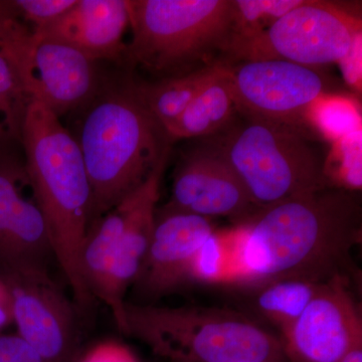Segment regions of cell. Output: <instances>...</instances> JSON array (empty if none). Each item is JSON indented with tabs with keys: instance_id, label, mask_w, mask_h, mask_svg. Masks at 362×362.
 <instances>
[{
	"instance_id": "obj_23",
	"label": "cell",
	"mask_w": 362,
	"mask_h": 362,
	"mask_svg": "<svg viewBox=\"0 0 362 362\" xmlns=\"http://www.w3.org/2000/svg\"><path fill=\"white\" fill-rule=\"evenodd\" d=\"M228 267L225 235L214 232L195 254L190 267V281L221 284Z\"/></svg>"
},
{
	"instance_id": "obj_17",
	"label": "cell",
	"mask_w": 362,
	"mask_h": 362,
	"mask_svg": "<svg viewBox=\"0 0 362 362\" xmlns=\"http://www.w3.org/2000/svg\"><path fill=\"white\" fill-rule=\"evenodd\" d=\"M216 63L182 75L163 78L156 84L137 86L143 102L164 130L175 122L195 97L225 68Z\"/></svg>"
},
{
	"instance_id": "obj_4",
	"label": "cell",
	"mask_w": 362,
	"mask_h": 362,
	"mask_svg": "<svg viewBox=\"0 0 362 362\" xmlns=\"http://www.w3.org/2000/svg\"><path fill=\"white\" fill-rule=\"evenodd\" d=\"M123 333L168 362H289L280 337L230 309L126 302Z\"/></svg>"
},
{
	"instance_id": "obj_3",
	"label": "cell",
	"mask_w": 362,
	"mask_h": 362,
	"mask_svg": "<svg viewBox=\"0 0 362 362\" xmlns=\"http://www.w3.org/2000/svg\"><path fill=\"white\" fill-rule=\"evenodd\" d=\"M76 140L92 189V223L143 185L171 149L137 86L95 100Z\"/></svg>"
},
{
	"instance_id": "obj_8",
	"label": "cell",
	"mask_w": 362,
	"mask_h": 362,
	"mask_svg": "<svg viewBox=\"0 0 362 362\" xmlns=\"http://www.w3.org/2000/svg\"><path fill=\"white\" fill-rule=\"evenodd\" d=\"M228 77L238 113L299 127H313L314 107L335 95V85L322 71L283 59L230 64Z\"/></svg>"
},
{
	"instance_id": "obj_27",
	"label": "cell",
	"mask_w": 362,
	"mask_h": 362,
	"mask_svg": "<svg viewBox=\"0 0 362 362\" xmlns=\"http://www.w3.org/2000/svg\"><path fill=\"white\" fill-rule=\"evenodd\" d=\"M78 362H139L122 343L104 341L88 350Z\"/></svg>"
},
{
	"instance_id": "obj_28",
	"label": "cell",
	"mask_w": 362,
	"mask_h": 362,
	"mask_svg": "<svg viewBox=\"0 0 362 362\" xmlns=\"http://www.w3.org/2000/svg\"><path fill=\"white\" fill-rule=\"evenodd\" d=\"M345 82L358 89L361 84V40L357 42L339 63Z\"/></svg>"
},
{
	"instance_id": "obj_14",
	"label": "cell",
	"mask_w": 362,
	"mask_h": 362,
	"mask_svg": "<svg viewBox=\"0 0 362 362\" xmlns=\"http://www.w3.org/2000/svg\"><path fill=\"white\" fill-rule=\"evenodd\" d=\"M168 159L162 161L152 175L132 194L125 197V226L101 301L109 307L118 329L125 326V296L141 271L153 235L157 202L160 197L162 176Z\"/></svg>"
},
{
	"instance_id": "obj_5",
	"label": "cell",
	"mask_w": 362,
	"mask_h": 362,
	"mask_svg": "<svg viewBox=\"0 0 362 362\" xmlns=\"http://www.w3.org/2000/svg\"><path fill=\"white\" fill-rule=\"evenodd\" d=\"M209 138L259 209L333 187L326 175L328 157L311 128L238 113Z\"/></svg>"
},
{
	"instance_id": "obj_6",
	"label": "cell",
	"mask_w": 362,
	"mask_h": 362,
	"mask_svg": "<svg viewBox=\"0 0 362 362\" xmlns=\"http://www.w3.org/2000/svg\"><path fill=\"white\" fill-rule=\"evenodd\" d=\"M132 63L160 74L182 75L223 63L232 0H126Z\"/></svg>"
},
{
	"instance_id": "obj_18",
	"label": "cell",
	"mask_w": 362,
	"mask_h": 362,
	"mask_svg": "<svg viewBox=\"0 0 362 362\" xmlns=\"http://www.w3.org/2000/svg\"><path fill=\"white\" fill-rule=\"evenodd\" d=\"M325 284L303 280L270 283L254 290L255 309L280 333L284 332L302 315Z\"/></svg>"
},
{
	"instance_id": "obj_25",
	"label": "cell",
	"mask_w": 362,
	"mask_h": 362,
	"mask_svg": "<svg viewBox=\"0 0 362 362\" xmlns=\"http://www.w3.org/2000/svg\"><path fill=\"white\" fill-rule=\"evenodd\" d=\"M30 33L21 21L13 1L0 0V49L16 44Z\"/></svg>"
},
{
	"instance_id": "obj_7",
	"label": "cell",
	"mask_w": 362,
	"mask_h": 362,
	"mask_svg": "<svg viewBox=\"0 0 362 362\" xmlns=\"http://www.w3.org/2000/svg\"><path fill=\"white\" fill-rule=\"evenodd\" d=\"M361 40V21L334 2L302 0L265 32L226 54V65L283 59L318 69L339 64Z\"/></svg>"
},
{
	"instance_id": "obj_29",
	"label": "cell",
	"mask_w": 362,
	"mask_h": 362,
	"mask_svg": "<svg viewBox=\"0 0 362 362\" xmlns=\"http://www.w3.org/2000/svg\"><path fill=\"white\" fill-rule=\"evenodd\" d=\"M13 323V298L6 282L0 277V333H4Z\"/></svg>"
},
{
	"instance_id": "obj_2",
	"label": "cell",
	"mask_w": 362,
	"mask_h": 362,
	"mask_svg": "<svg viewBox=\"0 0 362 362\" xmlns=\"http://www.w3.org/2000/svg\"><path fill=\"white\" fill-rule=\"evenodd\" d=\"M25 168L44 214L54 259L68 280L75 303L89 311L94 298L81 270V252L92 223V189L76 138L59 117L30 102L21 129Z\"/></svg>"
},
{
	"instance_id": "obj_26",
	"label": "cell",
	"mask_w": 362,
	"mask_h": 362,
	"mask_svg": "<svg viewBox=\"0 0 362 362\" xmlns=\"http://www.w3.org/2000/svg\"><path fill=\"white\" fill-rule=\"evenodd\" d=\"M0 362H47L18 334L0 333Z\"/></svg>"
},
{
	"instance_id": "obj_19",
	"label": "cell",
	"mask_w": 362,
	"mask_h": 362,
	"mask_svg": "<svg viewBox=\"0 0 362 362\" xmlns=\"http://www.w3.org/2000/svg\"><path fill=\"white\" fill-rule=\"evenodd\" d=\"M302 0H232V21L226 54L265 32Z\"/></svg>"
},
{
	"instance_id": "obj_22",
	"label": "cell",
	"mask_w": 362,
	"mask_h": 362,
	"mask_svg": "<svg viewBox=\"0 0 362 362\" xmlns=\"http://www.w3.org/2000/svg\"><path fill=\"white\" fill-rule=\"evenodd\" d=\"M33 194L25 166L0 165V246L23 202Z\"/></svg>"
},
{
	"instance_id": "obj_20",
	"label": "cell",
	"mask_w": 362,
	"mask_h": 362,
	"mask_svg": "<svg viewBox=\"0 0 362 362\" xmlns=\"http://www.w3.org/2000/svg\"><path fill=\"white\" fill-rule=\"evenodd\" d=\"M30 103L13 59L0 49V142L21 140Z\"/></svg>"
},
{
	"instance_id": "obj_10",
	"label": "cell",
	"mask_w": 362,
	"mask_h": 362,
	"mask_svg": "<svg viewBox=\"0 0 362 362\" xmlns=\"http://www.w3.org/2000/svg\"><path fill=\"white\" fill-rule=\"evenodd\" d=\"M7 52L30 102L58 117L84 103L94 90V59L66 42L32 30Z\"/></svg>"
},
{
	"instance_id": "obj_21",
	"label": "cell",
	"mask_w": 362,
	"mask_h": 362,
	"mask_svg": "<svg viewBox=\"0 0 362 362\" xmlns=\"http://www.w3.org/2000/svg\"><path fill=\"white\" fill-rule=\"evenodd\" d=\"M311 123L319 133L333 141L361 130V118L356 106L350 100L337 95L324 98L314 107Z\"/></svg>"
},
{
	"instance_id": "obj_1",
	"label": "cell",
	"mask_w": 362,
	"mask_h": 362,
	"mask_svg": "<svg viewBox=\"0 0 362 362\" xmlns=\"http://www.w3.org/2000/svg\"><path fill=\"white\" fill-rule=\"evenodd\" d=\"M361 235L358 192L326 187L286 199L225 235L228 267L221 284L254 291L281 280L352 282L358 275L352 251Z\"/></svg>"
},
{
	"instance_id": "obj_30",
	"label": "cell",
	"mask_w": 362,
	"mask_h": 362,
	"mask_svg": "<svg viewBox=\"0 0 362 362\" xmlns=\"http://www.w3.org/2000/svg\"><path fill=\"white\" fill-rule=\"evenodd\" d=\"M338 362H362V347L350 352Z\"/></svg>"
},
{
	"instance_id": "obj_11",
	"label": "cell",
	"mask_w": 362,
	"mask_h": 362,
	"mask_svg": "<svg viewBox=\"0 0 362 362\" xmlns=\"http://www.w3.org/2000/svg\"><path fill=\"white\" fill-rule=\"evenodd\" d=\"M351 281L333 279L323 286L280 339L289 362H338L362 347L361 307Z\"/></svg>"
},
{
	"instance_id": "obj_13",
	"label": "cell",
	"mask_w": 362,
	"mask_h": 362,
	"mask_svg": "<svg viewBox=\"0 0 362 362\" xmlns=\"http://www.w3.org/2000/svg\"><path fill=\"white\" fill-rule=\"evenodd\" d=\"M209 218L157 209L153 235L134 286L143 296L157 299L190 282L192 259L216 230Z\"/></svg>"
},
{
	"instance_id": "obj_15",
	"label": "cell",
	"mask_w": 362,
	"mask_h": 362,
	"mask_svg": "<svg viewBox=\"0 0 362 362\" xmlns=\"http://www.w3.org/2000/svg\"><path fill=\"white\" fill-rule=\"evenodd\" d=\"M128 25L126 0H77L58 20L33 33L66 42L96 62L125 54Z\"/></svg>"
},
{
	"instance_id": "obj_9",
	"label": "cell",
	"mask_w": 362,
	"mask_h": 362,
	"mask_svg": "<svg viewBox=\"0 0 362 362\" xmlns=\"http://www.w3.org/2000/svg\"><path fill=\"white\" fill-rule=\"evenodd\" d=\"M13 298L18 333L47 362H71L76 350L75 310L47 269L0 270Z\"/></svg>"
},
{
	"instance_id": "obj_12",
	"label": "cell",
	"mask_w": 362,
	"mask_h": 362,
	"mask_svg": "<svg viewBox=\"0 0 362 362\" xmlns=\"http://www.w3.org/2000/svg\"><path fill=\"white\" fill-rule=\"evenodd\" d=\"M165 206L209 220L226 218L237 226L259 211L228 162L209 144L178 164Z\"/></svg>"
},
{
	"instance_id": "obj_16",
	"label": "cell",
	"mask_w": 362,
	"mask_h": 362,
	"mask_svg": "<svg viewBox=\"0 0 362 362\" xmlns=\"http://www.w3.org/2000/svg\"><path fill=\"white\" fill-rule=\"evenodd\" d=\"M238 108L228 77V65L197 94L182 115L166 128L170 141L211 137L228 127Z\"/></svg>"
},
{
	"instance_id": "obj_24",
	"label": "cell",
	"mask_w": 362,
	"mask_h": 362,
	"mask_svg": "<svg viewBox=\"0 0 362 362\" xmlns=\"http://www.w3.org/2000/svg\"><path fill=\"white\" fill-rule=\"evenodd\" d=\"M76 2L77 0H14L13 4L21 20L32 23L35 32L58 20Z\"/></svg>"
}]
</instances>
